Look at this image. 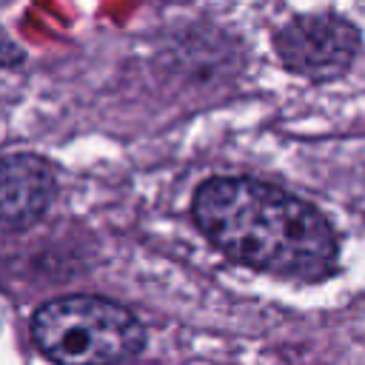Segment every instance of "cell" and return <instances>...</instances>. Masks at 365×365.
Returning <instances> with one entry per match:
<instances>
[{
    "instance_id": "2",
    "label": "cell",
    "mask_w": 365,
    "mask_h": 365,
    "mask_svg": "<svg viewBox=\"0 0 365 365\" xmlns=\"http://www.w3.org/2000/svg\"><path fill=\"white\" fill-rule=\"evenodd\" d=\"M31 336L57 365H117L143 348L137 317L100 297L46 302L31 319Z\"/></svg>"
},
{
    "instance_id": "3",
    "label": "cell",
    "mask_w": 365,
    "mask_h": 365,
    "mask_svg": "<svg viewBox=\"0 0 365 365\" xmlns=\"http://www.w3.org/2000/svg\"><path fill=\"white\" fill-rule=\"evenodd\" d=\"M274 43L279 60L291 71L311 80H331L351 66L359 48V34L342 17L305 14L285 23L277 31Z\"/></svg>"
},
{
    "instance_id": "4",
    "label": "cell",
    "mask_w": 365,
    "mask_h": 365,
    "mask_svg": "<svg viewBox=\"0 0 365 365\" xmlns=\"http://www.w3.org/2000/svg\"><path fill=\"white\" fill-rule=\"evenodd\" d=\"M54 200L51 168L31 154H11L3 160V225L26 228L40 220Z\"/></svg>"
},
{
    "instance_id": "1",
    "label": "cell",
    "mask_w": 365,
    "mask_h": 365,
    "mask_svg": "<svg viewBox=\"0 0 365 365\" xmlns=\"http://www.w3.org/2000/svg\"><path fill=\"white\" fill-rule=\"evenodd\" d=\"M194 220L231 259L317 279L336 265V237L308 202L248 177H217L194 194Z\"/></svg>"
}]
</instances>
